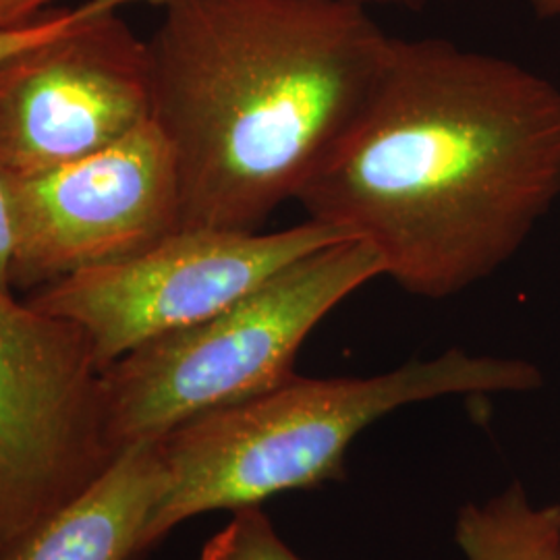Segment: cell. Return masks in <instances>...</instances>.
<instances>
[{"mask_svg":"<svg viewBox=\"0 0 560 560\" xmlns=\"http://www.w3.org/2000/svg\"><path fill=\"white\" fill-rule=\"evenodd\" d=\"M540 20H560V0H527Z\"/></svg>","mask_w":560,"mask_h":560,"instance_id":"obj_16","label":"cell"},{"mask_svg":"<svg viewBox=\"0 0 560 560\" xmlns=\"http://www.w3.org/2000/svg\"><path fill=\"white\" fill-rule=\"evenodd\" d=\"M538 386L541 372L529 361L448 349L370 378L295 374L254 399L185 421L159 441L162 490L140 557L196 515L258 506L339 478L355 436L405 405Z\"/></svg>","mask_w":560,"mask_h":560,"instance_id":"obj_3","label":"cell"},{"mask_svg":"<svg viewBox=\"0 0 560 560\" xmlns=\"http://www.w3.org/2000/svg\"><path fill=\"white\" fill-rule=\"evenodd\" d=\"M342 240L314 221L275 233L179 229L131 260L85 270L25 300L80 324L104 372L143 342L214 316L293 261Z\"/></svg>","mask_w":560,"mask_h":560,"instance_id":"obj_6","label":"cell"},{"mask_svg":"<svg viewBox=\"0 0 560 560\" xmlns=\"http://www.w3.org/2000/svg\"><path fill=\"white\" fill-rule=\"evenodd\" d=\"M4 189L13 293L131 260L180 229L177 162L154 119L81 161L4 177Z\"/></svg>","mask_w":560,"mask_h":560,"instance_id":"obj_7","label":"cell"},{"mask_svg":"<svg viewBox=\"0 0 560 560\" xmlns=\"http://www.w3.org/2000/svg\"><path fill=\"white\" fill-rule=\"evenodd\" d=\"M559 198L552 81L455 42L393 38L370 106L298 203L368 245L382 277L444 300L513 260Z\"/></svg>","mask_w":560,"mask_h":560,"instance_id":"obj_1","label":"cell"},{"mask_svg":"<svg viewBox=\"0 0 560 560\" xmlns=\"http://www.w3.org/2000/svg\"><path fill=\"white\" fill-rule=\"evenodd\" d=\"M455 538L467 560H560V506L532 504L515 481L486 504H467Z\"/></svg>","mask_w":560,"mask_h":560,"instance_id":"obj_10","label":"cell"},{"mask_svg":"<svg viewBox=\"0 0 560 560\" xmlns=\"http://www.w3.org/2000/svg\"><path fill=\"white\" fill-rule=\"evenodd\" d=\"M161 490L159 441L133 444L0 560H138Z\"/></svg>","mask_w":560,"mask_h":560,"instance_id":"obj_9","label":"cell"},{"mask_svg":"<svg viewBox=\"0 0 560 560\" xmlns=\"http://www.w3.org/2000/svg\"><path fill=\"white\" fill-rule=\"evenodd\" d=\"M330 2H342V4H353L361 9H372V7H390V9H405V11H423L432 4H442V2H451V0H330Z\"/></svg>","mask_w":560,"mask_h":560,"instance_id":"obj_15","label":"cell"},{"mask_svg":"<svg viewBox=\"0 0 560 560\" xmlns=\"http://www.w3.org/2000/svg\"><path fill=\"white\" fill-rule=\"evenodd\" d=\"M382 277L378 256L342 240L303 256L206 320L143 342L102 372L117 451L254 399L295 376L305 339L339 303Z\"/></svg>","mask_w":560,"mask_h":560,"instance_id":"obj_4","label":"cell"},{"mask_svg":"<svg viewBox=\"0 0 560 560\" xmlns=\"http://www.w3.org/2000/svg\"><path fill=\"white\" fill-rule=\"evenodd\" d=\"M11 214H9V201L4 189V177L0 173V282L9 287V261H11Z\"/></svg>","mask_w":560,"mask_h":560,"instance_id":"obj_14","label":"cell"},{"mask_svg":"<svg viewBox=\"0 0 560 560\" xmlns=\"http://www.w3.org/2000/svg\"><path fill=\"white\" fill-rule=\"evenodd\" d=\"M148 120V40L119 11L83 21L0 67L2 177L81 161Z\"/></svg>","mask_w":560,"mask_h":560,"instance_id":"obj_8","label":"cell"},{"mask_svg":"<svg viewBox=\"0 0 560 560\" xmlns=\"http://www.w3.org/2000/svg\"><path fill=\"white\" fill-rule=\"evenodd\" d=\"M57 0H0V30L38 20Z\"/></svg>","mask_w":560,"mask_h":560,"instance_id":"obj_13","label":"cell"},{"mask_svg":"<svg viewBox=\"0 0 560 560\" xmlns=\"http://www.w3.org/2000/svg\"><path fill=\"white\" fill-rule=\"evenodd\" d=\"M117 457L88 332L0 282V557Z\"/></svg>","mask_w":560,"mask_h":560,"instance_id":"obj_5","label":"cell"},{"mask_svg":"<svg viewBox=\"0 0 560 560\" xmlns=\"http://www.w3.org/2000/svg\"><path fill=\"white\" fill-rule=\"evenodd\" d=\"M152 119L173 148L180 229L260 231L349 136L393 36L330 0H162Z\"/></svg>","mask_w":560,"mask_h":560,"instance_id":"obj_2","label":"cell"},{"mask_svg":"<svg viewBox=\"0 0 560 560\" xmlns=\"http://www.w3.org/2000/svg\"><path fill=\"white\" fill-rule=\"evenodd\" d=\"M200 560H301L280 540L260 506L233 511L231 521L206 541Z\"/></svg>","mask_w":560,"mask_h":560,"instance_id":"obj_11","label":"cell"},{"mask_svg":"<svg viewBox=\"0 0 560 560\" xmlns=\"http://www.w3.org/2000/svg\"><path fill=\"white\" fill-rule=\"evenodd\" d=\"M136 2H148L159 7L162 0H83L78 7L50 9L38 20L30 21L25 25L4 27L0 30V67L20 57L21 52L73 30L83 21L92 20L106 11H119L122 7H129Z\"/></svg>","mask_w":560,"mask_h":560,"instance_id":"obj_12","label":"cell"}]
</instances>
